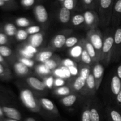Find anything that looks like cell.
I'll use <instances>...</instances> for the list:
<instances>
[{
    "mask_svg": "<svg viewBox=\"0 0 121 121\" xmlns=\"http://www.w3.org/2000/svg\"><path fill=\"white\" fill-rule=\"evenodd\" d=\"M24 48H26V50H28L30 53H31V54H34L37 52V48H35V47L32 46L31 45H28V46H27L26 47H25Z\"/></svg>",
    "mask_w": 121,
    "mask_h": 121,
    "instance_id": "cell-50",
    "label": "cell"
},
{
    "mask_svg": "<svg viewBox=\"0 0 121 121\" xmlns=\"http://www.w3.org/2000/svg\"><path fill=\"white\" fill-rule=\"evenodd\" d=\"M85 22L88 26H92L98 20V15L95 11L92 10H86L83 13Z\"/></svg>",
    "mask_w": 121,
    "mask_h": 121,
    "instance_id": "cell-8",
    "label": "cell"
},
{
    "mask_svg": "<svg viewBox=\"0 0 121 121\" xmlns=\"http://www.w3.org/2000/svg\"><path fill=\"white\" fill-rule=\"evenodd\" d=\"M81 121H91V113L89 109H86L83 112L82 115Z\"/></svg>",
    "mask_w": 121,
    "mask_h": 121,
    "instance_id": "cell-40",
    "label": "cell"
},
{
    "mask_svg": "<svg viewBox=\"0 0 121 121\" xmlns=\"http://www.w3.org/2000/svg\"><path fill=\"white\" fill-rule=\"evenodd\" d=\"M17 31L15 25L11 22L6 23L4 26V31L7 36L13 37L16 35Z\"/></svg>",
    "mask_w": 121,
    "mask_h": 121,
    "instance_id": "cell-14",
    "label": "cell"
},
{
    "mask_svg": "<svg viewBox=\"0 0 121 121\" xmlns=\"http://www.w3.org/2000/svg\"><path fill=\"white\" fill-rule=\"evenodd\" d=\"M117 100L119 104H121V90L117 95Z\"/></svg>",
    "mask_w": 121,
    "mask_h": 121,
    "instance_id": "cell-55",
    "label": "cell"
},
{
    "mask_svg": "<svg viewBox=\"0 0 121 121\" xmlns=\"http://www.w3.org/2000/svg\"><path fill=\"white\" fill-rule=\"evenodd\" d=\"M114 44L118 48H119L121 46V28H118L116 30L115 32L114 37Z\"/></svg>",
    "mask_w": 121,
    "mask_h": 121,
    "instance_id": "cell-22",
    "label": "cell"
},
{
    "mask_svg": "<svg viewBox=\"0 0 121 121\" xmlns=\"http://www.w3.org/2000/svg\"><path fill=\"white\" fill-rule=\"evenodd\" d=\"M52 56H53V53L50 51H44L39 54L38 59L41 62L45 63L46 61L49 60Z\"/></svg>",
    "mask_w": 121,
    "mask_h": 121,
    "instance_id": "cell-20",
    "label": "cell"
},
{
    "mask_svg": "<svg viewBox=\"0 0 121 121\" xmlns=\"http://www.w3.org/2000/svg\"><path fill=\"white\" fill-rule=\"evenodd\" d=\"M90 41L95 50L99 51L102 48L104 43L101 36L98 33L93 32L91 33L90 35Z\"/></svg>",
    "mask_w": 121,
    "mask_h": 121,
    "instance_id": "cell-5",
    "label": "cell"
},
{
    "mask_svg": "<svg viewBox=\"0 0 121 121\" xmlns=\"http://www.w3.org/2000/svg\"><path fill=\"white\" fill-rule=\"evenodd\" d=\"M78 42V40L76 37H69L68 39H66V46L69 48H71V47H73V46H75Z\"/></svg>",
    "mask_w": 121,
    "mask_h": 121,
    "instance_id": "cell-32",
    "label": "cell"
},
{
    "mask_svg": "<svg viewBox=\"0 0 121 121\" xmlns=\"http://www.w3.org/2000/svg\"><path fill=\"white\" fill-rule=\"evenodd\" d=\"M54 83V79H53V77L50 76L46 79L45 85H46V86H47L48 88H51V87H52V86H53V85Z\"/></svg>",
    "mask_w": 121,
    "mask_h": 121,
    "instance_id": "cell-48",
    "label": "cell"
},
{
    "mask_svg": "<svg viewBox=\"0 0 121 121\" xmlns=\"http://www.w3.org/2000/svg\"><path fill=\"white\" fill-rule=\"evenodd\" d=\"M15 23L18 27H28L30 22L28 19L25 17H19L15 20Z\"/></svg>",
    "mask_w": 121,
    "mask_h": 121,
    "instance_id": "cell-24",
    "label": "cell"
},
{
    "mask_svg": "<svg viewBox=\"0 0 121 121\" xmlns=\"http://www.w3.org/2000/svg\"><path fill=\"white\" fill-rule=\"evenodd\" d=\"M113 45H114V39L113 37L109 36L105 39L104 41V44H103L102 50V52L105 54H108L111 52L112 49L113 48Z\"/></svg>",
    "mask_w": 121,
    "mask_h": 121,
    "instance_id": "cell-11",
    "label": "cell"
},
{
    "mask_svg": "<svg viewBox=\"0 0 121 121\" xmlns=\"http://www.w3.org/2000/svg\"><path fill=\"white\" fill-rule=\"evenodd\" d=\"M86 79H84L82 76H79L75 80L74 83V88L76 91H80L86 85Z\"/></svg>",
    "mask_w": 121,
    "mask_h": 121,
    "instance_id": "cell-19",
    "label": "cell"
},
{
    "mask_svg": "<svg viewBox=\"0 0 121 121\" xmlns=\"http://www.w3.org/2000/svg\"><path fill=\"white\" fill-rule=\"evenodd\" d=\"M63 65L64 66L68 67V68L70 67H72V66H75L74 62L70 59H66L65 60H64Z\"/></svg>",
    "mask_w": 121,
    "mask_h": 121,
    "instance_id": "cell-46",
    "label": "cell"
},
{
    "mask_svg": "<svg viewBox=\"0 0 121 121\" xmlns=\"http://www.w3.org/2000/svg\"><path fill=\"white\" fill-rule=\"evenodd\" d=\"M85 8H92L95 7V0H81Z\"/></svg>",
    "mask_w": 121,
    "mask_h": 121,
    "instance_id": "cell-36",
    "label": "cell"
},
{
    "mask_svg": "<svg viewBox=\"0 0 121 121\" xmlns=\"http://www.w3.org/2000/svg\"><path fill=\"white\" fill-rule=\"evenodd\" d=\"M117 76L121 80V65H119L117 69Z\"/></svg>",
    "mask_w": 121,
    "mask_h": 121,
    "instance_id": "cell-54",
    "label": "cell"
},
{
    "mask_svg": "<svg viewBox=\"0 0 121 121\" xmlns=\"http://www.w3.org/2000/svg\"><path fill=\"white\" fill-rule=\"evenodd\" d=\"M59 1H60V2H62V3H63V2L65 1V0H59Z\"/></svg>",
    "mask_w": 121,
    "mask_h": 121,
    "instance_id": "cell-62",
    "label": "cell"
},
{
    "mask_svg": "<svg viewBox=\"0 0 121 121\" xmlns=\"http://www.w3.org/2000/svg\"><path fill=\"white\" fill-rule=\"evenodd\" d=\"M8 41V36L4 33L0 32V46H5Z\"/></svg>",
    "mask_w": 121,
    "mask_h": 121,
    "instance_id": "cell-43",
    "label": "cell"
},
{
    "mask_svg": "<svg viewBox=\"0 0 121 121\" xmlns=\"http://www.w3.org/2000/svg\"><path fill=\"white\" fill-rule=\"evenodd\" d=\"M56 93L59 95H68L70 93L69 88L66 86L60 87L57 89Z\"/></svg>",
    "mask_w": 121,
    "mask_h": 121,
    "instance_id": "cell-35",
    "label": "cell"
},
{
    "mask_svg": "<svg viewBox=\"0 0 121 121\" xmlns=\"http://www.w3.org/2000/svg\"><path fill=\"white\" fill-rule=\"evenodd\" d=\"M61 69H62V70L63 71L64 73H65V75L66 76V78H70V76H72L70 72L69 69L68 67H65V66H62L61 67Z\"/></svg>",
    "mask_w": 121,
    "mask_h": 121,
    "instance_id": "cell-51",
    "label": "cell"
},
{
    "mask_svg": "<svg viewBox=\"0 0 121 121\" xmlns=\"http://www.w3.org/2000/svg\"><path fill=\"white\" fill-rule=\"evenodd\" d=\"M4 112H3V111H2V107H1L0 106V118H2V117H3L4 116Z\"/></svg>",
    "mask_w": 121,
    "mask_h": 121,
    "instance_id": "cell-58",
    "label": "cell"
},
{
    "mask_svg": "<svg viewBox=\"0 0 121 121\" xmlns=\"http://www.w3.org/2000/svg\"><path fill=\"white\" fill-rule=\"evenodd\" d=\"M43 41V35L41 33H37L31 35L30 38V45L37 48L40 47Z\"/></svg>",
    "mask_w": 121,
    "mask_h": 121,
    "instance_id": "cell-13",
    "label": "cell"
},
{
    "mask_svg": "<svg viewBox=\"0 0 121 121\" xmlns=\"http://www.w3.org/2000/svg\"><path fill=\"white\" fill-rule=\"evenodd\" d=\"M27 81L33 88L37 91H44L46 87L45 83L34 77H30Z\"/></svg>",
    "mask_w": 121,
    "mask_h": 121,
    "instance_id": "cell-7",
    "label": "cell"
},
{
    "mask_svg": "<svg viewBox=\"0 0 121 121\" xmlns=\"http://www.w3.org/2000/svg\"><path fill=\"white\" fill-rule=\"evenodd\" d=\"M13 51L7 46H0V54L4 58H7L12 54Z\"/></svg>",
    "mask_w": 121,
    "mask_h": 121,
    "instance_id": "cell-21",
    "label": "cell"
},
{
    "mask_svg": "<svg viewBox=\"0 0 121 121\" xmlns=\"http://www.w3.org/2000/svg\"><path fill=\"white\" fill-rule=\"evenodd\" d=\"M90 70L87 67H83L81 69L80 72V76L83 78L85 79H87L89 76L90 75Z\"/></svg>",
    "mask_w": 121,
    "mask_h": 121,
    "instance_id": "cell-44",
    "label": "cell"
},
{
    "mask_svg": "<svg viewBox=\"0 0 121 121\" xmlns=\"http://www.w3.org/2000/svg\"><path fill=\"white\" fill-rule=\"evenodd\" d=\"M111 91L113 95L117 96L121 90V80L117 75L112 77L111 80Z\"/></svg>",
    "mask_w": 121,
    "mask_h": 121,
    "instance_id": "cell-9",
    "label": "cell"
},
{
    "mask_svg": "<svg viewBox=\"0 0 121 121\" xmlns=\"http://www.w3.org/2000/svg\"><path fill=\"white\" fill-rule=\"evenodd\" d=\"M66 36L63 34H58L54 37L53 40V44L56 48H60L63 47L66 44Z\"/></svg>",
    "mask_w": 121,
    "mask_h": 121,
    "instance_id": "cell-15",
    "label": "cell"
},
{
    "mask_svg": "<svg viewBox=\"0 0 121 121\" xmlns=\"http://www.w3.org/2000/svg\"><path fill=\"white\" fill-rule=\"evenodd\" d=\"M28 33L24 30H19L16 33V39L18 41H24L28 37Z\"/></svg>",
    "mask_w": 121,
    "mask_h": 121,
    "instance_id": "cell-28",
    "label": "cell"
},
{
    "mask_svg": "<svg viewBox=\"0 0 121 121\" xmlns=\"http://www.w3.org/2000/svg\"><path fill=\"white\" fill-rule=\"evenodd\" d=\"M70 11H71L66 9L64 7H61L59 14V17L60 22L63 24H66L70 21L71 16Z\"/></svg>",
    "mask_w": 121,
    "mask_h": 121,
    "instance_id": "cell-12",
    "label": "cell"
},
{
    "mask_svg": "<svg viewBox=\"0 0 121 121\" xmlns=\"http://www.w3.org/2000/svg\"><path fill=\"white\" fill-rule=\"evenodd\" d=\"M20 54H21L22 56H23V57L28 58V59H30V58L33 57V56H34V54L30 53V52H28L27 50H26L25 48H24L23 49H21V50H20Z\"/></svg>",
    "mask_w": 121,
    "mask_h": 121,
    "instance_id": "cell-45",
    "label": "cell"
},
{
    "mask_svg": "<svg viewBox=\"0 0 121 121\" xmlns=\"http://www.w3.org/2000/svg\"><path fill=\"white\" fill-rule=\"evenodd\" d=\"M77 100L76 96L74 95H70L65 96L62 99V103L63 105L66 107H70L75 103Z\"/></svg>",
    "mask_w": 121,
    "mask_h": 121,
    "instance_id": "cell-16",
    "label": "cell"
},
{
    "mask_svg": "<svg viewBox=\"0 0 121 121\" xmlns=\"http://www.w3.org/2000/svg\"><path fill=\"white\" fill-rule=\"evenodd\" d=\"M37 72L40 74H47L50 73V70L48 69L44 64H43L37 67Z\"/></svg>",
    "mask_w": 121,
    "mask_h": 121,
    "instance_id": "cell-34",
    "label": "cell"
},
{
    "mask_svg": "<svg viewBox=\"0 0 121 121\" xmlns=\"http://www.w3.org/2000/svg\"><path fill=\"white\" fill-rule=\"evenodd\" d=\"M8 70L5 67V65L0 63V78H4L8 76Z\"/></svg>",
    "mask_w": 121,
    "mask_h": 121,
    "instance_id": "cell-41",
    "label": "cell"
},
{
    "mask_svg": "<svg viewBox=\"0 0 121 121\" xmlns=\"http://www.w3.org/2000/svg\"><path fill=\"white\" fill-rule=\"evenodd\" d=\"M104 72V68L100 64L98 63L95 66L93 69V75L94 76L96 81V84L97 85V88L99 86L100 82L102 78L103 74Z\"/></svg>",
    "mask_w": 121,
    "mask_h": 121,
    "instance_id": "cell-6",
    "label": "cell"
},
{
    "mask_svg": "<svg viewBox=\"0 0 121 121\" xmlns=\"http://www.w3.org/2000/svg\"><path fill=\"white\" fill-rule=\"evenodd\" d=\"M55 74L57 76L59 77L60 78H61V79H63V78H66L65 73H64L63 71L62 70V69H61V68L57 69L56 70Z\"/></svg>",
    "mask_w": 121,
    "mask_h": 121,
    "instance_id": "cell-49",
    "label": "cell"
},
{
    "mask_svg": "<svg viewBox=\"0 0 121 121\" xmlns=\"http://www.w3.org/2000/svg\"><path fill=\"white\" fill-rule=\"evenodd\" d=\"M77 0H65L63 2V7L70 11L73 10L76 7Z\"/></svg>",
    "mask_w": 121,
    "mask_h": 121,
    "instance_id": "cell-26",
    "label": "cell"
},
{
    "mask_svg": "<svg viewBox=\"0 0 121 121\" xmlns=\"http://www.w3.org/2000/svg\"><path fill=\"white\" fill-rule=\"evenodd\" d=\"M86 51L87 52L88 54L91 56L92 59L95 57L96 56V51L95 48L93 46V45L91 43H87L86 44Z\"/></svg>",
    "mask_w": 121,
    "mask_h": 121,
    "instance_id": "cell-30",
    "label": "cell"
},
{
    "mask_svg": "<svg viewBox=\"0 0 121 121\" xmlns=\"http://www.w3.org/2000/svg\"><path fill=\"white\" fill-rule=\"evenodd\" d=\"M54 83L56 86L60 87H62V86L65 85V80H64L63 79H61V78H58V79H57L56 80H54Z\"/></svg>",
    "mask_w": 121,
    "mask_h": 121,
    "instance_id": "cell-47",
    "label": "cell"
},
{
    "mask_svg": "<svg viewBox=\"0 0 121 121\" xmlns=\"http://www.w3.org/2000/svg\"><path fill=\"white\" fill-rule=\"evenodd\" d=\"M109 118L111 121H121V114L116 110H111L109 112Z\"/></svg>",
    "mask_w": 121,
    "mask_h": 121,
    "instance_id": "cell-27",
    "label": "cell"
},
{
    "mask_svg": "<svg viewBox=\"0 0 121 121\" xmlns=\"http://www.w3.org/2000/svg\"><path fill=\"white\" fill-rule=\"evenodd\" d=\"M69 69L72 76H76L78 74V69L76 66L69 67Z\"/></svg>",
    "mask_w": 121,
    "mask_h": 121,
    "instance_id": "cell-52",
    "label": "cell"
},
{
    "mask_svg": "<svg viewBox=\"0 0 121 121\" xmlns=\"http://www.w3.org/2000/svg\"><path fill=\"white\" fill-rule=\"evenodd\" d=\"M20 99L22 104L31 110L36 111L37 103L33 93L30 90L24 89L20 92Z\"/></svg>",
    "mask_w": 121,
    "mask_h": 121,
    "instance_id": "cell-2",
    "label": "cell"
},
{
    "mask_svg": "<svg viewBox=\"0 0 121 121\" xmlns=\"http://www.w3.org/2000/svg\"><path fill=\"white\" fill-rule=\"evenodd\" d=\"M115 0H100L99 12L102 20L109 21L112 17Z\"/></svg>",
    "mask_w": 121,
    "mask_h": 121,
    "instance_id": "cell-1",
    "label": "cell"
},
{
    "mask_svg": "<svg viewBox=\"0 0 121 121\" xmlns=\"http://www.w3.org/2000/svg\"><path fill=\"white\" fill-rule=\"evenodd\" d=\"M20 62L22 63L23 64H24L26 66H27L28 67H33L34 65V61L32 60H31L30 59H28V58H25L22 57L20 59Z\"/></svg>",
    "mask_w": 121,
    "mask_h": 121,
    "instance_id": "cell-37",
    "label": "cell"
},
{
    "mask_svg": "<svg viewBox=\"0 0 121 121\" xmlns=\"http://www.w3.org/2000/svg\"><path fill=\"white\" fill-rule=\"evenodd\" d=\"M14 69L16 74L18 76H25L29 72L28 67L20 61L14 63Z\"/></svg>",
    "mask_w": 121,
    "mask_h": 121,
    "instance_id": "cell-10",
    "label": "cell"
},
{
    "mask_svg": "<svg viewBox=\"0 0 121 121\" xmlns=\"http://www.w3.org/2000/svg\"><path fill=\"white\" fill-rule=\"evenodd\" d=\"M6 4H7L8 5H9V6L11 5H13V4H14V2H15V0H3Z\"/></svg>",
    "mask_w": 121,
    "mask_h": 121,
    "instance_id": "cell-56",
    "label": "cell"
},
{
    "mask_svg": "<svg viewBox=\"0 0 121 121\" xmlns=\"http://www.w3.org/2000/svg\"><path fill=\"white\" fill-rule=\"evenodd\" d=\"M25 121H37L33 118H28L25 120Z\"/></svg>",
    "mask_w": 121,
    "mask_h": 121,
    "instance_id": "cell-60",
    "label": "cell"
},
{
    "mask_svg": "<svg viewBox=\"0 0 121 121\" xmlns=\"http://www.w3.org/2000/svg\"><path fill=\"white\" fill-rule=\"evenodd\" d=\"M0 63H2L3 65H5V61L4 58L1 56V54H0Z\"/></svg>",
    "mask_w": 121,
    "mask_h": 121,
    "instance_id": "cell-57",
    "label": "cell"
},
{
    "mask_svg": "<svg viewBox=\"0 0 121 121\" xmlns=\"http://www.w3.org/2000/svg\"><path fill=\"white\" fill-rule=\"evenodd\" d=\"M41 30V28L39 26H31V27H30L29 28H28L27 29V32L28 33V34H35L37 33H39V32Z\"/></svg>",
    "mask_w": 121,
    "mask_h": 121,
    "instance_id": "cell-38",
    "label": "cell"
},
{
    "mask_svg": "<svg viewBox=\"0 0 121 121\" xmlns=\"http://www.w3.org/2000/svg\"><path fill=\"white\" fill-rule=\"evenodd\" d=\"M115 18L119 19L121 17V0H117L115 2L112 12Z\"/></svg>",
    "mask_w": 121,
    "mask_h": 121,
    "instance_id": "cell-17",
    "label": "cell"
},
{
    "mask_svg": "<svg viewBox=\"0 0 121 121\" xmlns=\"http://www.w3.org/2000/svg\"><path fill=\"white\" fill-rule=\"evenodd\" d=\"M5 121H19L17 120H14V119H5Z\"/></svg>",
    "mask_w": 121,
    "mask_h": 121,
    "instance_id": "cell-61",
    "label": "cell"
},
{
    "mask_svg": "<svg viewBox=\"0 0 121 121\" xmlns=\"http://www.w3.org/2000/svg\"><path fill=\"white\" fill-rule=\"evenodd\" d=\"M91 121H100V117L99 112L95 108L90 109Z\"/></svg>",
    "mask_w": 121,
    "mask_h": 121,
    "instance_id": "cell-31",
    "label": "cell"
},
{
    "mask_svg": "<svg viewBox=\"0 0 121 121\" xmlns=\"http://www.w3.org/2000/svg\"><path fill=\"white\" fill-rule=\"evenodd\" d=\"M41 104H42L43 106L48 111L53 112V111H54V109H55V106H54L53 102L51 101L50 100H49L47 98H41Z\"/></svg>",
    "mask_w": 121,
    "mask_h": 121,
    "instance_id": "cell-18",
    "label": "cell"
},
{
    "mask_svg": "<svg viewBox=\"0 0 121 121\" xmlns=\"http://www.w3.org/2000/svg\"><path fill=\"white\" fill-rule=\"evenodd\" d=\"M34 14L36 19L40 22H46L48 20V13L46 7L42 4H38L35 6L34 9Z\"/></svg>",
    "mask_w": 121,
    "mask_h": 121,
    "instance_id": "cell-3",
    "label": "cell"
},
{
    "mask_svg": "<svg viewBox=\"0 0 121 121\" xmlns=\"http://www.w3.org/2000/svg\"><path fill=\"white\" fill-rule=\"evenodd\" d=\"M81 59L82 60V61H83L85 63L87 64H90L92 61V58L91 57V56H89V54H88L87 52L86 51V50H83L82 53L81 54Z\"/></svg>",
    "mask_w": 121,
    "mask_h": 121,
    "instance_id": "cell-33",
    "label": "cell"
},
{
    "mask_svg": "<svg viewBox=\"0 0 121 121\" xmlns=\"http://www.w3.org/2000/svg\"><path fill=\"white\" fill-rule=\"evenodd\" d=\"M83 50L82 47L80 46H76L75 47H73V48L71 49L70 52V55L73 57L74 58H78L79 57L81 56Z\"/></svg>",
    "mask_w": 121,
    "mask_h": 121,
    "instance_id": "cell-23",
    "label": "cell"
},
{
    "mask_svg": "<svg viewBox=\"0 0 121 121\" xmlns=\"http://www.w3.org/2000/svg\"><path fill=\"white\" fill-rule=\"evenodd\" d=\"M9 7V5L6 4L3 0H0V8H7Z\"/></svg>",
    "mask_w": 121,
    "mask_h": 121,
    "instance_id": "cell-53",
    "label": "cell"
},
{
    "mask_svg": "<svg viewBox=\"0 0 121 121\" xmlns=\"http://www.w3.org/2000/svg\"><path fill=\"white\" fill-rule=\"evenodd\" d=\"M83 22H85V18L83 15L76 14L72 18V23L74 26H79Z\"/></svg>",
    "mask_w": 121,
    "mask_h": 121,
    "instance_id": "cell-25",
    "label": "cell"
},
{
    "mask_svg": "<svg viewBox=\"0 0 121 121\" xmlns=\"http://www.w3.org/2000/svg\"><path fill=\"white\" fill-rule=\"evenodd\" d=\"M100 0H95V7H99Z\"/></svg>",
    "mask_w": 121,
    "mask_h": 121,
    "instance_id": "cell-59",
    "label": "cell"
},
{
    "mask_svg": "<svg viewBox=\"0 0 121 121\" xmlns=\"http://www.w3.org/2000/svg\"><path fill=\"white\" fill-rule=\"evenodd\" d=\"M4 114L9 119L20 121L21 119L20 112L16 109L9 106H4L2 107Z\"/></svg>",
    "mask_w": 121,
    "mask_h": 121,
    "instance_id": "cell-4",
    "label": "cell"
},
{
    "mask_svg": "<svg viewBox=\"0 0 121 121\" xmlns=\"http://www.w3.org/2000/svg\"><path fill=\"white\" fill-rule=\"evenodd\" d=\"M45 65H46V67L50 69L51 70H53L54 69H55L56 67H57V63L54 60H51V59H49L47 61H46V62L44 63Z\"/></svg>",
    "mask_w": 121,
    "mask_h": 121,
    "instance_id": "cell-39",
    "label": "cell"
},
{
    "mask_svg": "<svg viewBox=\"0 0 121 121\" xmlns=\"http://www.w3.org/2000/svg\"><path fill=\"white\" fill-rule=\"evenodd\" d=\"M21 5L26 8L32 7L35 3V0H21L20 1Z\"/></svg>",
    "mask_w": 121,
    "mask_h": 121,
    "instance_id": "cell-42",
    "label": "cell"
},
{
    "mask_svg": "<svg viewBox=\"0 0 121 121\" xmlns=\"http://www.w3.org/2000/svg\"><path fill=\"white\" fill-rule=\"evenodd\" d=\"M86 83L90 89H93L96 86V81L93 74H90L86 80Z\"/></svg>",
    "mask_w": 121,
    "mask_h": 121,
    "instance_id": "cell-29",
    "label": "cell"
}]
</instances>
